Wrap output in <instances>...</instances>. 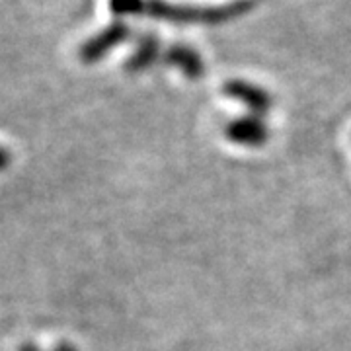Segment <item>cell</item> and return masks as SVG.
Segmentation results:
<instances>
[{"mask_svg":"<svg viewBox=\"0 0 351 351\" xmlns=\"http://www.w3.org/2000/svg\"><path fill=\"white\" fill-rule=\"evenodd\" d=\"M57 351H73V350H69V348H61V350H57Z\"/></svg>","mask_w":351,"mask_h":351,"instance_id":"7","label":"cell"},{"mask_svg":"<svg viewBox=\"0 0 351 351\" xmlns=\"http://www.w3.org/2000/svg\"><path fill=\"white\" fill-rule=\"evenodd\" d=\"M127 38V25L121 24V22H115L110 27H106L101 34H98L96 38H92L88 43L82 45L80 49V59L84 63H94L98 61L100 57H104L108 51L119 45L123 39Z\"/></svg>","mask_w":351,"mask_h":351,"instance_id":"1","label":"cell"},{"mask_svg":"<svg viewBox=\"0 0 351 351\" xmlns=\"http://www.w3.org/2000/svg\"><path fill=\"white\" fill-rule=\"evenodd\" d=\"M20 351H39L36 346H24V348H20Z\"/></svg>","mask_w":351,"mask_h":351,"instance_id":"6","label":"cell"},{"mask_svg":"<svg viewBox=\"0 0 351 351\" xmlns=\"http://www.w3.org/2000/svg\"><path fill=\"white\" fill-rule=\"evenodd\" d=\"M154 53H156V41H154V39H149V38L143 39V43H141V49H138V55L135 57V66H141V64L152 61Z\"/></svg>","mask_w":351,"mask_h":351,"instance_id":"4","label":"cell"},{"mask_svg":"<svg viewBox=\"0 0 351 351\" xmlns=\"http://www.w3.org/2000/svg\"><path fill=\"white\" fill-rule=\"evenodd\" d=\"M170 61L182 64V66L188 71L189 75H197V73L201 71L197 55H195V53H191L189 49H184V47H174V49L170 51Z\"/></svg>","mask_w":351,"mask_h":351,"instance_id":"2","label":"cell"},{"mask_svg":"<svg viewBox=\"0 0 351 351\" xmlns=\"http://www.w3.org/2000/svg\"><path fill=\"white\" fill-rule=\"evenodd\" d=\"M145 0H110V8L115 16L125 14H143Z\"/></svg>","mask_w":351,"mask_h":351,"instance_id":"3","label":"cell"},{"mask_svg":"<svg viewBox=\"0 0 351 351\" xmlns=\"http://www.w3.org/2000/svg\"><path fill=\"white\" fill-rule=\"evenodd\" d=\"M8 162H10V154L0 147V170H4L8 166Z\"/></svg>","mask_w":351,"mask_h":351,"instance_id":"5","label":"cell"}]
</instances>
